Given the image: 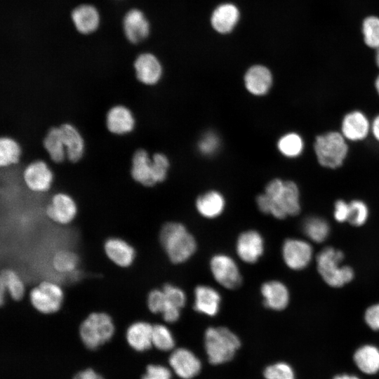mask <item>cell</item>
Returning a JSON list of instances; mask_svg holds the SVG:
<instances>
[{
  "instance_id": "obj_15",
  "label": "cell",
  "mask_w": 379,
  "mask_h": 379,
  "mask_svg": "<svg viewBox=\"0 0 379 379\" xmlns=\"http://www.w3.org/2000/svg\"><path fill=\"white\" fill-rule=\"evenodd\" d=\"M136 79L142 84L154 86L161 79L163 74L162 65L152 53H143L138 55L133 62Z\"/></svg>"
},
{
  "instance_id": "obj_37",
  "label": "cell",
  "mask_w": 379,
  "mask_h": 379,
  "mask_svg": "<svg viewBox=\"0 0 379 379\" xmlns=\"http://www.w3.org/2000/svg\"><path fill=\"white\" fill-rule=\"evenodd\" d=\"M262 373L265 379H297L294 368L285 361H278L267 365Z\"/></svg>"
},
{
  "instance_id": "obj_14",
  "label": "cell",
  "mask_w": 379,
  "mask_h": 379,
  "mask_svg": "<svg viewBox=\"0 0 379 379\" xmlns=\"http://www.w3.org/2000/svg\"><path fill=\"white\" fill-rule=\"evenodd\" d=\"M105 126L109 133L114 135L131 133L136 126L133 111L126 105L117 104L108 109L105 114Z\"/></svg>"
},
{
  "instance_id": "obj_9",
  "label": "cell",
  "mask_w": 379,
  "mask_h": 379,
  "mask_svg": "<svg viewBox=\"0 0 379 379\" xmlns=\"http://www.w3.org/2000/svg\"><path fill=\"white\" fill-rule=\"evenodd\" d=\"M25 186L31 192L41 194L48 192L53 186L54 173L44 159H36L27 164L22 172Z\"/></svg>"
},
{
  "instance_id": "obj_13",
  "label": "cell",
  "mask_w": 379,
  "mask_h": 379,
  "mask_svg": "<svg viewBox=\"0 0 379 379\" xmlns=\"http://www.w3.org/2000/svg\"><path fill=\"white\" fill-rule=\"evenodd\" d=\"M77 204L67 192L59 191L51 197L46 208V214L53 222L60 225H67L76 217Z\"/></svg>"
},
{
  "instance_id": "obj_39",
  "label": "cell",
  "mask_w": 379,
  "mask_h": 379,
  "mask_svg": "<svg viewBox=\"0 0 379 379\" xmlns=\"http://www.w3.org/2000/svg\"><path fill=\"white\" fill-rule=\"evenodd\" d=\"M349 203V223L354 227H360L364 225L369 216V210L366 204L359 199H354Z\"/></svg>"
},
{
  "instance_id": "obj_27",
  "label": "cell",
  "mask_w": 379,
  "mask_h": 379,
  "mask_svg": "<svg viewBox=\"0 0 379 379\" xmlns=\"http://www.w3.org/2000/svg\"><path fill=\"white\" fill-rule=\"evenodd\" d=\"M71 18L77 30L83 34L94 32L100 23V15L95 6L90 4H81L75 7Z\"/></svg>"
},
{
  "instance_id": "obj_38",
  "label": "cell",
  "mask_w": 379,
  "mask_h": 379,
  "mask_svg": "<svg viewBox=\"0 0 379 379\" xmlns=\"http://www.w3.org/2000/svg\"><path fill=\"white\" fill-rule=\"evenodd\" d=\"M366 45L371 48H379V17L369 15L364 18L361 26Z\"/></svg>"
},
{
  "instance_id": "obj_22",
  "label": "cell",
  "mask_w": 379,
  "mask_h": 379,
  "mask_svg": "<svg viewBox=\"0 0 379 379\" xmlns=\"http://www.w3.org/2000/svg\"><path fill=\"white\" fill-rule=\"evenodd\" d=\"M66 151V160L75 163L85 153L86 142L81 131L74 124L65 122L59 126Z\"/></svg>"
},
{
  "instance_id": "obj_6",
  "label": "cell",
  "mask_w": 379,
  "mask_h": 379,
  "mask_svg": "<svg viewBox=\"0 0 379 379\" xmlns=\"http://www.w3.org/2000/svg\"><path fill=\"white\" fill-rule=\"evenodd\" d=\"M114 325L111 317L104 312L90 314L79 328L80 338L89 349H96L111 339Z\"/></svg>"
},
{
  "instance_id": "obj_4",
  "label": "cell",
  "mask_w": 379,
  "mask_h": 379,
  "mask_svg": "<svg viewBox=\"0 0 379 379\" xmlns=\"http://www.w3.org/2000/svg\"><path fill=\"white\" fill-rule=\"evenodd\" d=\"M343 259V252L332 246L324 248L317 255V271L328 286L343 287L354 279V270L349 265H340Z\"/></svg>"
},
{
  "instance_id": "obj_16",
  "label": "cell",
  "mask_w": 379,
  "mask_h": 379,
  "mask_svg": "<svg viewBox=\"0 0 379 379\" xmlns=\"http://www.w3.org/2000/svg\"><path fill=\"white\" fill-rule=\"evenodd\" d=\"M352 360L357 372L364 376L379 373V345L366 342L359 345L353 352Z\"/></svg>"
},
{
  "instance_id": "obj_42",
  "label": "cell",
  "mask_w": 379,
  "mask_h": 379,
  "mask_svg": "<svg viewBox=\"0 0 379 379\" xmlns=\"http://www.w3.org/2000/svg\"><path fill=\"white\" fill-rule=\"evenodd\" d=\"M219 145L218 136L213 132H207L199 140L198 148L203 154L211 155L218 150Z\"/></svg>"
},
{
  "instance_id": "obj_12",
  "label": "cell",
  "mask_w": 379,
  "mask_h": 379,
  "mask_svg": "<svg viewBox=\"0 0 379 379\" xmlns=\"http://www.w3.org/2000/svg\"><path fill=\"white\" fill-rule=\"evenodd\" d=\"M265 248V239L255 230H248L241 232L235 244L237 256L247 264L256 263L263 255Z\"/></svg>"
},
{
  "instance_id": "obj_33",
  "label": "cell",
  "mask_w": 379,
  "mask_h": 379,
  "mask_svg": "<svg viewBox=\"0 0 379 379\" xmlns=\"http://www.w3.org/2000/svg\"><path fill=\"white\" fill-rule=\"evenodd\" d=\"M1 302L6 293L14 300H20L25 293V285L20 277L12 270H4L1 275Z\"/></svg>"
},
{
  "instance_id": "obj_46",
  "label": "cell",
  "mask_w": 379,
  "mask_h": 379,
  "mask_svg": "<svg viewBox=\"0 0 379 379\" xmlns=\"http://www.w3.org/2000/svg\"><path fill=\"white\" fill-rule=\"evenodd\" d=\"M73 379H103V378L91 368L79 372Z\"/></svg>"
},
{
  "instance_id": "obj_32",
  "label": "cell",
  "mask_w": 379,
  "mask_h": 379,
  "mask_svg": "<svg viewBox=\"0 0 379 379\" xmlns=\"http://www.w3.org/2000/svg\"><path fill=\"white\" fill-rule=\"evenodd\" d=\"M22 149L19 142L11 136L0 138V167L7 168L19 164Z\"/></svg>"
},
{
  "instance_id": "obj_3",
  "label": "cell",
  "mask_w": 379,
  "mask_h": 379,
  "mask_svg": "<svg viewBox=\"0 0 379 379\" xmlns=\"http://www.w3.org/2000/svg\"><path fill=\"white\" fill-rule=\"evenodd\" d=\"M159 240L169 260L182 264L196 253L197 242L187 227L179 222H168L160 231Z\"/></svg>"
},
{
  "instance_id": "obj_35",
  "label": "cell",
  "mask_w": 379,
  "mask_h": 379,
  "mask_svg": "<svg viewBox=\"0 0 379 379\" xmlns=\"http://www.w3.org/2000/svg\"><path fill=\"white\" fill-rule=\"evenodd\" d=\"M304 140L297 133L291 132L282 135L278 142L279 151L284 156L294 158L300 156L304 149Z\"/></svg>"
},
{
  "instance_id": "obj_19",
  "label": "cell",
  "mask_w": 379,
  "mask_h": 379,
  "mask_svg": "<svg viewBox=\"0 0 379 379\" xmlns=\"http://www.w3.org/2000/svg\"><path fill=\"white\" fill-rule=\"evenodd\" d=\"M221 295L213 287L201 284L194 291V310L203 315L214 317L220 311Z\"/></svg>"
},
{
  "instance_id": "obj_43",
  "label": "cell",
  "mask_w": 379,
  "mask_h": 379,
  "mask_svg": "<svg viewBox=\"0 0 379 379\" xmlns=\"http://www.w3.org/2000/svg\"><path fill=\"white\" fill-rule=\"evenodd\" d=\"M147 305L151 312L162 314L165 307V295L162 288L153 289L148 293Z\"/></svg>"
},
{
  "instance_id": "obj_45",
  "label": "cell",
  "mask_w": 379,
  "mask_h": 379,
  "mask_svg": "<svg viewBox=\"0 0 379 379\" xmlns=\"http://www.w3.org/2000/svg\"><path fill=\"white\" fill-rule=\"evenodd\" d=\"M333 217L340 223L348 222L350 203L343 199L337 200L334 204Z\"/></svg>"
},
{
  "instance_id": "obj_50",
  "label": "cell",
  "mask_w": 379,
  "mask_h": 379,
  "mask_svg": "<svg viewBox=\"0 0 379 379\" xmlns=\"http://www.w3.org/2000/svg\"><path fill=\"white\" fill-rule=\"evenodd\" d=\"M374 86L378 95H379V74L377 76L375 80Z\"/></svg>"
},
{
  "instance_id": "obj_49",
  "label": "cell",
  "mask_w": 379,
  "mask_h": 379,
  "mask_svg": "<svg viewBox=\"0 0 379 379\" xmlns=\"http://www.w3.org/2000/svg\"><path fill=\"white\" fill-rule=\"evenodd\" d=\"M46 152V151H45ZM47 156V154L46 152H45V154L40 158V159H44ZM36 160V159H35ZM31 162V161H30ZM29 162H26L25 161H24L22 157H21V159H20V164L23 166H25L27 164H29Z\"/></svg>"
},
{
  "instance_id": "obj_44",
  "label": "cell",
  "mask_w": 379,
  "mask_h": 379,
  "mask_svg": "<svg viewBox=\"0 0 379 379\" xmlns=\"http://www.w3.org/2000/svg\"><path fill=\"white\" fill-rule=\"evenodd\" d=\"M366 327L374 333H379V302L374 303L366 308L364 314Z\"/></svg>"
},
{
  "instance_id": "obj_29",
  "label": "cell",
  "mask_w": 379,
  "mask_h": 379,
  "mask_svg": "<svg viewBox=\"0 0 379 379\" xmlns=\"http://www.w3.org/2000/svg\"><path fill=\"white\" fill-rule=\"evenodd\" d=\"M197 212L203 218L214 219L219 217L225 208L223 195L215 190L208 191L199 196L195 202Z\"/></svg>"
},
{
  "instance_id": "obj_25",
  "label": "cell",
  "mask_w": 379,
  "mask_h": 379,
  "mask_svg": "<svg viewBox=\"0 0 379 379\" xmlns=\"http://www.w3.org/2000/svg\"><path fill=\"white\" fill-rule=\"evenodd\" d=\"M273 81L270 70L265 66H251L244 75V84L251 94L264 95L270 91Z\"/></svg>"
},
{
  "instance_id": "obj_8",
  "label": "cell",
  "mask_w": 379,
  "mask_h": 379,
  "mask_svg": "<svg viewBox=\"0 0 379 379\" xmlns=\"http://www.w3.org/2000/svg\"><path fill=\"white\" fill-rule=\"evenodd\" d=\"M64 298L63 291L55 282L45 281L34 287L29 293L32 306L42 314H53L58 311Z\"/></svg>"
},
{
  "instance_id": "obj_31",
  "label": "cell",
  "mask_w": 379,
  "mask_h": 379,
  "mask_svg": "<svg viewBox=\"0 0 379 379\" xmlns=\"http://www.w3.org/2000/svg\"><path fill=\"white\" fill-rule=\"evenodd\" d=\"M304 234L314 243H322L329 236L330 225L327 220L319 216H310L302 225Z\"/></svg>"
},
{
  "instance_id": "obj_48",
  "label": "cell",
  "mask_w": 379,
  "mask_h": 379,
  "mask_svg": "<svg viewBox=\"0 0 379 379\" xmlns=\"http://www.w3.org/2000/svg\"><path fill=\"white\" fill-rule=\"evenodd\" d=\"M371 133L374 138L379 142V114L375 116L371 121Z\"/></svg>"
},
{
  "instance_id": "obj_34",
  "label": "cell",
  "mask_w": 379,
  "mask_h": 379,
  "mask_svg": "<svg viewBox=\"0 0 379 379\" xmlns=\"http://www.w3.org/2000/svg\"><path fill=\"white\" fill-rule=\"evenodd\" d=\"M152 345L159 352L169 353L177 347L174 333L163 324H156L152 328Z\"/></svg>"
},
{
  "instance_id": "obj_21",
  "label": "cell",
  "mask_w": 379,
  "mask_h": 379,
  "mask_svg": "<svg viewBox=\"0 0 379 379\" xmlns=\"http://www.w3.org/2000/svg\"><path fill=\"white\" fill-rule=\"evenodd\" d=\"M130 175L135 182L143 187L156 185L152 177V158L145 149L137 148L133 153Z\"/></svg>"
},
{
  "instance_id": "obj_23",
  "label": "cell",
  "mask_w": 379,
  "mask_h": 379,
  "mask_svg": "<svg viewBox=\"0 0 379 379\" xmlns=\"http://www.w3.org/2000/svg\"><path fill=\"white\" fill-rule=\"evenodd\" d=\"M165 295V307L161 314L164 320L168 324H175L180 318V311L187 302L185 292L179 286L166 284L162 287Z\"/></svg>"
},
{
  "instance_id": "obj_24",
  "label": "cell",
  "mask_w": 379,
  "mask_h": 379,
  "mask_svg": "<svg viewBox=\"0 0 379 379\" xmlns=\"http://www.w3.org/2000/svg\"><path fill=\"white\" fill-rule=\"evenodd\" d=\"M239 18L240 11L235 4L223 3L213 10L211 16V24L215 31L225 34L235 28Z\"/></svg>"
},
{
  "instance_id": "obj_7",
  "label": "cell",
  "mask_w": 379,
  "mask_h": 379,
  "mask_svg": "<svg viewBox=\"0 0 379 379\" xmlns=\"http://www.w3.org/2000/svg\"><path fill=\"white\" fill-rule=\"evenodd\" d=\"M209 268L215 281L227 289H236L241 285L242 276L236 261L225 253H216L209 261Z\"/></svg>"
},
{
  "instance_id": "obj_18",
  "label": "cell",
  "mask_w": 379,
  "mask_h": 379,
  "mask_svg": "<svg viewBox=\"0 0 379 379\" xmlns=\"http://www.w3.org/2000/svg\"><path fill=\"white\" fill-rule=\"evenodd\" d=\"M264 306L273 311L285 310L290 302V292L286 285L279 280H270L260 286Z\"/></svg>"
},
{
  "instance_id": "obj_11",
  "label": "cell",
  "mask_w": 379,
  "mask_h": 379,
  "mask_svg": "<svg viewBox=\"0 0 379 379\" xmlns=\"http://www.w3.org/2000/svg\"><path fill=\"white\" fill-rule=\"evenodd\" d=\"M312 246L306 240L288 238L281 246V257L284 264L292 270H302L312 262Z\"/></svg>"
},
{
  "instance_id": "obj_5",
  "label": "cell",
  "mask_w": 379,
  "mask_h": 379,
  "mask_svg": "<svg viewBox=\"0 0 379 379\" xmlns=\"http://www.w3.org/2000/svg\"><path fill=\"white\" fill-rule=\"evenodd\" d=\"M314 150L321 166L334 169L343 165L349 147L347 140L340 132L328 131L316 137Z\"/></svg>"
},
{
  "instance_id": "obj_1",
  "label": "cell",
  "mask_w": 379,
  "mask_h": 379,
  "mask_svg": "<svg viewBox=\"0 0 379 379\" xmlns=\"http://www.w3.org/2000/svg\"><path fill=\"white\" fill-rule=\"evenodd\" d=\"M256 204L260 212L277 219L295 216L301 210L298 186L292 180L273 179L257 196Z\"/></svg>"
},
{
  "instance_id": "obj_10",
  "label": "cell",
  "mask_w": 379,
  "mask_h": 379,
  "mask_svg": "<svg viewBox=\"0 0 379 379\" xmlns=\"http://www.w3.org/2000/svg\"><path fill=\"white\" fill-rule=\"evenodd\" d=\"M168 365L180 379H194L202 369L200 358L185 347H176L169 353Z\"/></svg>"
},
{
  "instance_id": "obj_40",
  "label": "cell",
  "mask_w": 379,
  "mask_h": 379,
  "mask_svg": "<svg viewBox=\"0 0 379 379\" xmlns=\"http://www.w3.org/2000/svg\"><path fill=\"white\" fill-rule=\"evenodd\" d=\"M151 158L152 177L155 185H157L166 180L170 165L169 160L161 152L153 154Z\"/></svg>"
},
{
  "instance_id": "obj_47",
  "label": "cell",
  "mask_w": 379,
  "mask_h": 379,
  "mask_svg": "<svg viewBox=\"0 0 379 379\" xmlns=\"http://www.w3.org/2000/svg\"><path fill=\"white\" fill-rule=\"evenodd\" d=\"M331 379H363L358 373L342 372L334 375Z\"/></svg>"
},
{
  "instance_id": "obj_52",
  "label": "cell",
  "mask_w": 379,
  "mask_h": 379,
  "mask_svg": "<svg viewBox=\"0 0 379 379\" xmlns=\"http://www.w3.org/2000/svg\"><path fill=\"white\" fill-rule=\"evenodd\" d=\"M30 91H34V90H30ZM21 92H25V91H21ZM15 93H20V92H15ZM1 94H8V93H1Z\"/></svg>"
},
{
  "instance_id": "obj_36",
  "label": "cell",
  "mask_w": 379,
  "mask_h": 379,
  "mask_svg": "<svg viewBox=\"0 0 379 379\" xmlns=\"http://www.w3.org/2000/svg\"><path fill=\"white\" fill-rule=\"evenodd\" d=\"M52 263L53 268L59 273L72 274L77 268L79 258L72 251L61 250L55 253Z\"/></svg>"
},
{
  "instance_id": "obj_26",
  "label": "cell",
  "mask_w": 379,
  "mask_h": 379,
  "mask_svg": "<svg viewBox=\"0 0 379 379\" xmlns=\"http://www.w3.org/2000/svg\"><path fill=\"white\" fill-rule=\"evenodd\" d=\"M104 249L108 258L122 267L131 265L135 258L134 248L120 238L111 237L107 239L104 244Z\"/></svg>"
},
{
  "instance_id": "obj_30",
  "label": "cell",
  "mask_w": 379,
  "mask_h": 379,
  "mask_svg": "<svg viewBox=\"0 0 379 379\" xmlns=\"http://www.w3.org/2000/svg\"><path fill=\"white\" fill-rule=\"evenodd\" d=\"M42 145L48 154V161L61 164L66 160L65 147L59 126L48 128L43 138Z\"/></svg>"
},
{
  "instance_id": "obj_28",
  "label": "cell",
  "mask_w": 379,
  "mask_h": 379,
  "mask_svg": "<svg viewBox=\"0 0 379 379\" xmlns=\"http://www.w3.org/2000/svg\"><path fill=\"white\" fill-rule=\"evenodd\" d=\"M153 325L144 321L131 324L127 328L126 337L128 345L135 351L145 352L152 348Z\"/></svg>"
},
{
  "instance_id": "obj_20",
  "label": "cell",
  "mask_w": 379,
  "mask_h": 379,
  "mask_svg": "<svg viewBox=\"0 0 379 379\" xmlns=\"http://www.w3.org/2000/svg\"><path fill=\"white\" fill-rule=\"evenodd\" d=\"M149 23L144 13L139 9L127 11L123 19V29L126 39L132 44L143 41L149 34Z\"/></svg>"
},
{
  "instance_id": "obj_41",
  "label": "cell",
  "mask_w": 379,
  "mask_h": 379,
  "mask_svg": "<svg viewBox=\"0 0 379 379\" xmlns=\"http://www.w3.org/2000/svg\"><path fill=\"white\" fill-rule=\"evenodd\" d=\"M173 373L171 368L164 364L150 363L145 367L141 379H173Z\"/></svg>"
},
{
  "instance_id": "obj_2",
  "label": "cell",
  "mask_w": 379,
  "mask_h": 379,
  "mask_svg": "<svg viewBox=\"0 0 379 379\" xmlns=\"http://www.w3.org/2000/svg\"><path fill=\"white\" fill-rule=\"evenodd\" d=\"M203 344L208 363L220 365L234 359L242 341L237 332L226 326H210L204 331Z\"/></svg>"
},
{
  "instance_id": "obj_17",
  "label": "cell",
  "mask_w": 379,
  "mask_h": 379,
  "mask_svg": "<svg viewBox=\"0 0 379 379\" xmlns=\"http://www.w3.org/2000/svg\"><path fill=\"white\" fill-rule=\"evenodd\" d=\"M371 122L364 112L353 110L343 117L340 133L347 141H361L371 132Z\"/></svg>"
},
{
  "instance_id": "obj_51",
  "label": "cell",
  "mask_w": 379,
  "mask_h": 379,
  "mask_svg": "<svg viewBox=\"0 0 379 379\" xmlns=\"http://www.w3.org/2000/svg\"><path fill=\"white\" fill-rule=\"evenodd\" d=\"M375 62H376L377 66L379 67V48L376 49Z\"/></svg>"
}]
</instances>
